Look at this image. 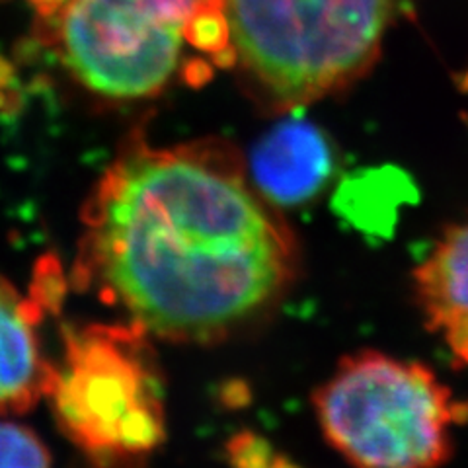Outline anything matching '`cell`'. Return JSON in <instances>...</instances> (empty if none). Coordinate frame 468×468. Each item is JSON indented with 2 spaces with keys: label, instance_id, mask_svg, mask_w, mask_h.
<instances>
[{
  "label": "cell",
  "instance_id": "7a4b0ae2",
  "mask_svg": "<svg viewBox=\"0 0 468 468\" xmlns=\"http://www.w3.org/2000/svg\"><path fill=\"white\" fill-rule=\"evenodd\" d=\"M404 0H225L234 63L270 112H295L367 72Z\"/></svg>",
  "mask_w": 468,
  "mask_h": 468
},
{
  "label": "cell",
  "instance_id": "8992f818",
  "mask_svg": "<svg viewBox=\"0 0 468 468\" xmlns=\"http://www.w3.org/2000/svg\"><path fill=\"white\" fill-rule=\"evenodd\" d=\"M273 125L252 149L248 176L258 192L280 207L314 199L334 172V149L326 133L295 112Z\"/></svg>",
  "mask_w": 468,
  "mask_h": 468
},
{
  "label": "cell",
  "instance_id": "9c48e42d",
  "mask_svg": "<svg viewBox=\"0 0 468 468\" xmlns=\"http://www.w3.org/2000/svg\"><path fill=\"white\" fill-rule=\"evenodd\" d=\"M0 468H51V457L32 430L0 421Z\"/></svg>",
  "mask_w": 468,
  "mask_h": 468
},
{
  "label": "cell",
  "instance_id": "6da1fadb",
  "mask_svg": "<svg viewBox=\"0 0 468 468\" xmlns=\"http://www.w3.org/2000/svg\"><path fill=\"white\" fill-rule=\"evenodd\" d=\"M79 271L144 334L218 344L263 324L295 287V232L223 141L115 158L84 211Z\"/></svg>",
  "mask_w": 468,
  "mask_h": 468
},
{
  "label": "cell",
  "instance_id": "277c9868",
  "mask_svg": "<svg viewBox=\"0 0 468 468\" xmlns=\"http://www.w3.org/2000/svg\"><path fill=\"white\" fill-rule=\"evenodd\" d=\"M144 332L84 326L67 332L48 397L63 433L98 463L139 459L165 439L163 385Z\"/></svg>",
  "mask_w": 468,
  "mask_h": 468
},
{
  "label": "cell",
  "instance_id": "8fae6325",
  "mask_svg": "<svg viewBox=\"0 0 468 468\" xmlns=\"http://www.w3.org/2000/svg\"><path fill=\"white\" fill-rule=\"evenodd\" d=\"M464 88L468 90V75H466V79H464Z\"/></svg>",
  "mask_w": 468,
  "mask_h": 468
},
{
  "label": "cell",
  "instance_id": "5b68a950",
  "mask_svg": "<svg viewBox=\"0 0 468 468\" xmlns=\"http://www.w3.org/2000/svg\"><path fill=\"white\" fill-rule=\"evenodd\" d=\"M184 34L156 0H69L63 51L90 90L110 98L158 92L178 67Z\"/></svg>",
  "mask_w": 468,
  "mask_h": 468
},
{
  "label": "cell",
  "instance_id": "ba28073f",
  "mask_svg": "<svg viewBox=\"0 0 468 468\" xmlns=\"http://www.w3.org/2000/svg\"><path fill=\"white\" fill-rule=\"evenodd\" d=\"M53 365L41 357L36 313L0 280V418L22 414L48 392Z\"/></svg>",
  "mask_w": 468,
  "mask_h": 468
},
{
  "label": "cell",
  "instance_id": "30bf717a",
  "mask_svg": "<svg viewBox=\"0 0 468 468\" xmlns=\"http://www.w3.org/2000/svg\"><path fill=\"white\" fill-rule=\"evenodd\" d=\"M34 3H36L37 6H43V8H48V10H51V8H57V6H61L63 3H69V0H34Z\"/></svg>",
  "mask_w": 468,
  "mask_h": 468
},
{
  "label": "cell",
  "instance_id": "52a82bcc",
  "mask_svg": "<svg viewBox=\"0 0 468 468\" xmlns=\"http://www.w3.org/2000/svg\"><path fill=\"white\" fill-rule=\"evenodd\" d=\"M412 283L426 324L468 367V217L439 237Z\"/></svg>",
  "mask_w": 468,
  "mask_h": 468
},
{
  "label": "cell",
  "instance_id": "3957f363",
  "mask_svg": "<svg viewBox=\"0 0 468 468\" xmlns=\"http://www.w3.org/2000/svg\"><path fill=\"white\" fill-rule=\"evenodd\" d=\"M322 435L351 468H441L468 402L428 365L377 349L346 356L313 392Z\"/></svg>",
  "mask_w": 468,
  "mask_h": 468
}]
</instances>
